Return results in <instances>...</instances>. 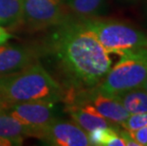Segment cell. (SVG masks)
Returning a JSON list of instances; mask_svg holds the SVG:
<instances>
[{"mask_svg": "<svg viewBox=\"0 0 147 146\" xmlns=\"http://www.w3.org/2000/svg\"><path fill=\"white\" fill-rule=\"evenodd\" d=\"M55 28L42 52L51 56L68 89L97 86L112 67L109 53L76 15Z\"/></svg>", "mask_w": 147, "mask_h": 146, "instance_id": "1", "label": "cell"}, {"mask_svg": "<svg viewBox=\"0 0 147 146\" xmlns=\"http://www.w3.org/2000/svg\"><path fill=\"white\" fill-rule=\"evenodd\" d=\"M65 89L38 61L0 77V100L6 107L33 101H63Z\"/></svg>", "mask_w": 147, "mask_h": 146, "instance_id": "2", "label": "cell"}, {"mask_svg": "<svg viewBox=\"0 0 147 146\" xmlns=\"http://www.w3.org/2000/svg\"><path fill=\"white\" fill-rule=\"evenodd\" d=\"M79 17V16H78ZM108 53L147 48V33L129 23L100 17H79Z\"/></svg>", "mask_w": 147, "mask_h": 146, "instance_id": "3", "label": "cell"}, {"mask_svg": "<svg viewBox=\"0 0 147 146\" xmlns=\"http://www.w3.org/2000/svg\"><path fill=\"white\" fill-rule=\"evenodd\" d=\"M147 80V48L123 52L121 58L96 86L106 95L140 87Z\"/></svg>", "mask_w": 147, "mask_h": 146, "instance_id": "4", "label": "cell"}, {"mask_svg": "<svg viewBox=\"0 0 147 146\" xmlns=\"http://www.w3.org/2000/svg\"><path fill=\"white\" fill-rule=\"evenodd\" d=\"M64 0H25L21 25L30 30L55 28L70 15Z\"/></svg>", "mask_w": 147, "mask_h": 146, "instance_id": "5", "label": "cell"}, {"mask_svg": "<svg viewBox=\"0 0 147 146\" xmlns=\"http://www.w3.org/2000/svg\"><path fill=\"white\" fill-rule=\"evenodd\" d=\"M56 104L57 102L45 100L26 102L12 104L5 111L28 130L29 136L37 137L55 120Z\"/></svg>", "mask_w": 147, "mask_h": 146, "instance_id": "6", "label": "cell"}, {"mask_svg": "<svg viewBox=\"0 0 147 146\" xmlns=\"http://www.w3.org/2000/svg\"><path fill=\"white\" fill-rule=\"evenodd\" d=\"M48 145L88 146L87 133L74 122L53 120L36 137Z\"/></svg>", "mask_w": 147, "mask_h": 146, "instance_id": "7", "label": "cell"}, {"mask_svg": "<svg viewBox=\"0 0 147 146\" xmlns=\"http://www.w3.org/2000/svg\"><path fill=\"white\" fill-rule=\"evenodd\" d=\"M42 55L41 46L8 45L0 46V77L22 69Z\"/></svg>", "mask_w": 147, "mask_h": 146, "instance_id": "8", "label": "cell"}, {"mask_svg": "<svg viewBox=\"0 0 147 146\" xmlns=\"http://www.w3.org/2000/svg\"><path fill=\"white\" fill-rule=\"evenodd\" d=\"M67 110L73 122L88 133L96 128L115 126V123L109 122L102 116L94 106L86 102H67Z\"/></svg>", "mask_w": 147, "mask_h": 146, "instance_id": "9", "label": "cell"}, {"mask_svg": "<svg viewBox=\"0 0 147 146\" xmlns=\"http://www.w3.org/2000/svg\"><path fill=\"white\" fill-rule=\"evenodd\" d=\"M123 104L129 114L147 112V91L142 87H136L113 95Z\"/></svg>", "mask_w": 147, "mask_h": 146, "instance_id": "10", "label": "cell"}, {"mask_svg": "<svg viewBox=\"0 0 147 146\" xmlns=\"http://www.w3.org/2000/svg\"><path fill=\"white\" fill-rule=\"evenodd\" d=\"M67 9L79 17H100L106 13L107 0H64Z\"/></svg>", "mask_w": 147, "mask_h": 146, "instance_id": "11", "label": "cell"}, {"mask_svg": "<svg viewBox=\"0 0 147 146\" xmlns=\"http://www.w3.org/2000/svg\"><path fill=\"white\" fill-rule=\"evenodd\" d=\"M25 0H0V26L13 28L21 25Z\"/></svg>", "mask_w": 147, "mask_h": 146, "instance_id": "12", "label": "cell"}, {"mask_svg": "<svg viewBox=\"0 0 147 146\" xmlns=\"http://www.w3.org/2000/svg\"><path fill=\"white\" fill-rule=\"evenodd\" d=\"M29 136L28 130L6 111L0 112V137L24 138Z\"/></svg>", "mask_w": 147, "mask_h": 146, "instance_id": "13", "label": "cell"}, {"mask_svg": "<svg viewBox=\"0 0 147 146\" xmlns=\"http://www.w3.org/2000/svg\"><path fill=\"white\" fill-rule=\"evenodd\" d=\"M120 125L127 131H132L142 127H147V112L130 114Z\"/></svg>", "mask_w": 147, "mask_h": 146, "instance_id": "14", "label": "cell"}, {"mask_svg": "<svg viewBox=\"0 0 147 146\" xmlns=\"http://www.w3.org/2000/svg\"><path fill=\"white\" fill-rule=\"evenodd\" d=\"M128 133L140 146H147V127H142L132 131H128Z\"/></svg>", "mask_w": 147, "mask_h": 146, "instance_id": "15", "label": "cell"}, {"mask_svg": "<svg viewBox=\"0 0 147 146\" xmlns=\"http://www.w3.org/2000/svg\"><path fill=\"white\" fill-rule=\"evenodd\" d=\"M24 138H6L0 137V146H18L23 143Z\"/></svg>", "mask_w": 147, "mask_h": 146, "instance_id": "16", "label": "cell"}, {"mask_svg": "<svg viewBox=\"0 0 147 146\" xmlns=\"http://www.w3.org/2000/svg\"><path fill=\"white\" fill-rule=\"evenodd\" d=\"M12 37L13 36L6 30V28H4L3 26H0V46L7 44Z\"/></svg>", "mask_w": 147, "mask_h": 146, "instance_id": "17", "label": "cell"}, {"mask_svg": "<svg viewBox=\"0 0 147 146\" xmlns=\"http://www.w3.org/2000/svg\"><path fill=\"white\" fill-rule=\"evenodd\" d=\"M6 109H7V107H6V105L3 104V102H1V100H0V112L1 111H5Z\"/></svg>", "mask_w": 147, "mask_h": 146, "instance_id": "18", "label": "cell"}, {"mask_svg": "<svg viewBox=\"0 0 147 146\" xmlns=\"http://www.w3.org/2000/svg\"><path fill=\"white\" fill-rule=\"evenodd\" d=\"M121 2H124V3H134V2H137L139 0H119Z\"/></svg>", "mask_w": 147, "mask_h": 146, "instance_id": "19", "label": "cell"}, {"mask_svg": "<svg viewBox=\"0 0 147 146\" xmlns=\"http://www.w3.org/2000/svg\"><path fill=\"white\" fill-rule=\"evenodd\" d=\"M140 87H142L143 89L146 90V91H147V80H146V82H145L144 83H143V85H142V86H140Z\"/></svg>", "mask_w": 147, "mask_h": 146, "instance_id": "20", "label": "cell"}]
</instances>
